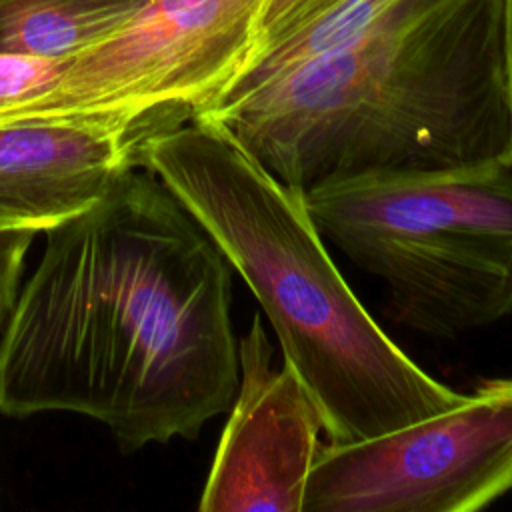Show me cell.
<instances>
[{"instance_id": "cell-1", "label": "cell", "mask_w": 512, "mask_h": 512, "mask_svg": "<svg viewBox=\"0 0 512 512\" xmlns=\"http://www.w3.org/2000/svg\"><path fill=\"white\" fill-rule=\"evenodd\" d=\"M230 264L172 192L126 170L46 232L0 332V412H74L124 450L194 438L234 400Z\"/></svg>"}, {"instance_id": "cell-2", "label": "cell", "mask_w": 512, "mask_h": 512, "mask_svg": "<svg viewBox=\"0 0 512 512\" xmlns=\"http://www.w3.org/2000/svg\"><path fill=\"white\" fill-rule=\"evenodd\" d=\"M510 64L512 0H398L346 46L194 118L300 192L510 160Z\"/></svg>"}, {"instance_id": "cell-3", "label": "cell", "mask_w": 512, "mask_h": 512, "mask_svg": "<svg viewBox=\"0 0 512 512\" xmlns=\"http://www.w3.org/2000/svg\"><path fill=\"white\" fill-rule=\"evenodd\" d=\"M138 164L192 214L256 296L328 442L390 432L464 396L414 362L364 308L304 192L222 128L194 118L154 130L138 144Z\"/></svg>"}, {"instance_id": "cell-4", "label": "cell", "mask_w": 512, "mask_h": 512, "mask_svg": "<svg viewBox=\"0 0 512 512\" xmlns=\"http://www.w3.org/2000/svg\"><path fill=\"white\" fill-rule=\"evenodd\" d=\"M326 242L380 280L394 320L454 338L512 316V162L368 174L304 192Z\"/></svg>"}, {"instance_id": "cell-5", "label": "cell", "mask_w": 512, "mask_h": 512, "mask_svg": "<svg viewBox=\"0 0 512 512\" xmlns=\"http://www.w3.org/2000/svg\"><path fill=\"white\" fill-rule=\"evenodd\" d=\"M262 0H144L72 58L50 90L0 120H92L142 138L210 108L254 44Z\"/></svg>"}, {"instance_id": "cell-6", "label": "cell", "mask_w": 512, "mask_h": 512, "mask_svg": "<svg viewBox=\"0 0 512 512\" xmlns=\"http://www.w3.org/2000/svg\"><path fill=\"white\" fill-rule=\"evenodd\" d=\"M512 492V378L390 432L320 448L302 512H476Z\"/></svg>"}, {"instance_id": "cell-7", "label": "cell", "mask_w": 512, "mask_h": 512, "mask_svg": "<svg viewBox=\"0 0 512 512\" xmlns=\"http://www.w3.org/2000/svg\"><path fill=\"white\" fill-rule=\"evenodd\" d=\"M272 342L260 314L238 342L240 378L200 494L202 512H302L322 448L320 412Z\"/></svg>"}, {"instance_id": "cell-8", "label": "cell", "mask_w": 512, "mask_h": 512, "mask_svg": "<svg viewBox=\"0 0 512 512\" xmlns=\"http://www.w3.org/2000/svg\"><path fill=\"white\" fill-rule=\"evenodd\" d=\"M142 136L92 120H0V230L50 232L138 164Z\"/></svg>"}, {"instance_id": "cell-9", "label": "cell", "mask_w": 512, "mask_h": 512, "mask_svg": "<svg viewBox=\"0 0 512 512\" xmlns=\"http://www.w3.org/2000/svg\"><path fill=\"white\" fill-rule=\"evenodd\" d=\"M144 0H0V52L66 60L116 30Z\"/></svg>"}, {"instance_id": "cell-10", "label": "cell", "mask_w": 512, "mask_h": 512, "mask_svg": "<svg viewBox=\"0 0 512 512\" xmlns=\"http://www.w3.org/2000/svg\"><path fill=\"white\" fill-rule=\"evenodd\" d=\"M394 2L398 0H328L296 26L252 52L210 108L248 96L284 74L346 46Z\"/></svg>"}, {"instance_id": "cell-11", "label": "cell", "mask_w": 512, "mask_h": 512, "mask_svg": "<svg viewBox=\"0 0 512 512\" xmlns=\"http://www.w3.org/2000/svg\"><path fill=\"white\" fill-rule=\"evenodd\" d=\"M66 60L0 52V114L54 86Z\"/></svg>"}, {"instance_id": "cell-12", "label": "cell", "mask_w": 512, "mask_h": 512, "mask_svg": "<svg viewBox=\"0 0 512 512\" xmlns=\"http://www.w3.org/2000/svg\"><path fill=\"white\" fill-rule=\"evenodd\" d=\"M34 236V232L0 230V332L18 298L26 254Z\"/></svg>"}, {"instance_id": "cell-13", "label": "cell", "mask_w": 512, "mask_h": 512, "mask_svg": "<svg viewBox=\"0 0 512 512\" xmlns=\"http://www.w3.org/2000/svg\"><path fill=\"white\" fill-rule=\"evenodd\" d=\"M326 2L328 0H262L254 22L252 52L296 26L300 20L322 8Z\"/></svg>"}, {"instance_id": "cell-14", "label": "cell", "mask_w": 512, "mask_h": 512, "mask_svg": "<svg viewBox=\"0 0 512 512\" xmlns=\"http://www.w3.org/2000/svg\"><path fill=\"white\" fill-rule=\"evenodd\" d=\"M510 162H512V64H510Z\"/></svg>"}]
</instances>
